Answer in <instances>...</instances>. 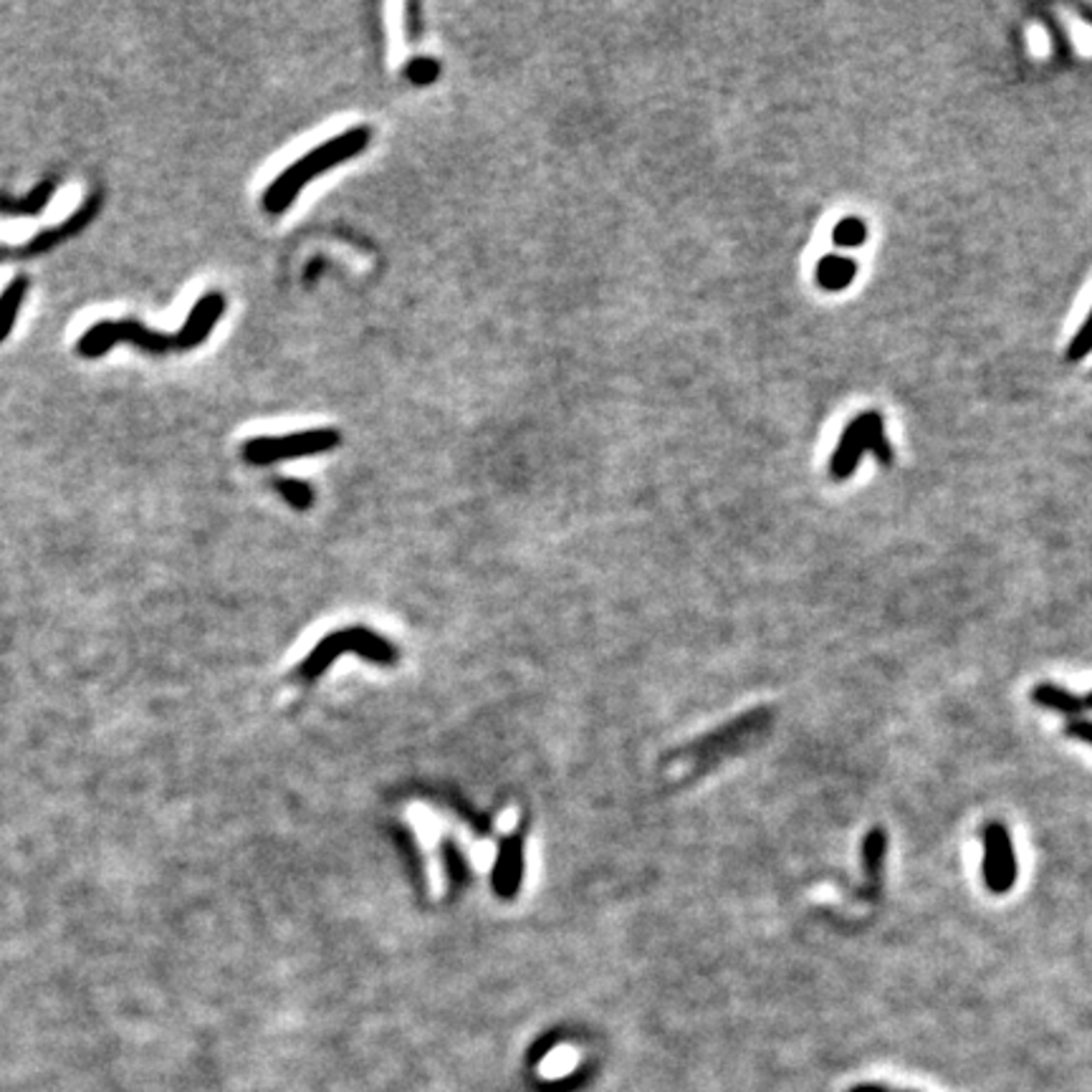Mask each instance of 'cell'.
I'll use <instances>...</instances> for the list:
<instances>
[{
  "label": "cell",
  "mask_w": 1092,
  "mask_h": 1092,
  "mask_svg": "<svg viewBox=\"0 0 1092 1092\" xmlns=\"http://www.w3.org/2000/svg\"><path fill=\"white\" fill-rule=\"evenodd\" d=\"M226 296L218 291H210L195 301V307L187 314L185 324L177 334H160L147 329L145 324L134 319H104L96 321L94 327L81 334L76 341V352L87 360H96L107 354L114 344L120 341H132L147 354H167V352H187L210 337L218 319L226 314Z\"/></svg>",
  "instance_id": "obj_1"
},
{
  "label": "cell",
  "mask_w": 1092,
  "mask_h": 1092,
  "mask_svg": "<svg viewBox=\"0 0 1092 1092\" xmlns=\"http://www.w3.org/2000/svg\"><path fill=\"white\" fill-rule=\"evenodd\" d=\"M372 142V129L369 127H352L346 132L337 134L324 145L314 147L312 152L299 157L296 162L284 170V173L266 187V193L260 198L263 210L271 215L287 213L291 203L296 201V195L309 185V182L321 173H329L332 167L341 165V162L352 160L360 152H365L367 147Z\"/></svg>",
  "instance_id": "obj_2"
},
{
  "label": "cell",
  "mask_w": 1092,
  "mask_h": 1092,
  "mask_svg": "<svg viewBox=\"0 0 1092 1092\" xmlns=\"http://www.w3.org/2000/svg\"><path fill=\"white\" fill-rule=\"evenodd\" d=\"M865 450H873L880 463H892V448L883 435V418L878 413H865L845 427L839 446L830 460V474L834 480H845L855 474Z\"/></svg>",
  "instance_id": "obj_3"
},
{
  "label": "cell",
  "mask_w": 1092,
  "mask_h": 1092,
  "mask_svg": "<svg viewBox=\"0 0 1092 1092\" xmlns=\"http://www.w3.org/2000/svg\"><path fill=\"white\" fill-rule=\"evenodd\" d=\"M340 440L341 435L334 427H314V430L279 435V438H251L243 446V458L251 466H268L276 460L329 453L340 446Z\"/></svg>",
  "instance_id": "obj_4"
},
{
  "label": "cell",
  "mask_w": 1092,
  "mask_h": 1092,
  "mask_svg": "<svg viewBox=\"0 0 1092 1092\" xmlns=\"http://www.w3.org/2000/svg\"><path fill=\"white\" fill-rule=\"evenodd\" d=\"M986 887L994 895H1006L1017 886L1020 878V865H1017V850H1014L1012 833L1006 830L1004 822H989L984 827V862H981Z\"/></svg>",
  "instance_id": "obj_5"
},
{
  "label": "cell",
  "mask_w": 1092,
  "mask_h": 1092,
  "mask_svg": "<svg viewBox=\"0 0 1092 1092\" xmlns=\"http://www.w3.org/2000/svg\"><path fill=\"white\" fill-rule=\"evenodd\" d=\"M1032 700L1037 706L1047 708V711L1065 713V716H1075V713L1087 711L1085 698H1082V696L1067 691L1065 686H1057V683H1037V686L1032 688Z\"/></svg>",
  "instance_id": "obj_6"
},
{
  "label": "cell",
  "mask_w": 1092,
  "mask_h": 1092,
  "mask_svg": "<svg viewBox=\"0 0 1092 1092\" xmlns=\"http://www.w3.org/2000/svg\"><path fill=\"white\" fill-rule=\"evenodd\" d=\"M855 273H858V263L845 256H825L817 263V281L822 288L830 291H842L853 284Z\"/></svg>",
  "instance_id": "obj_7"
},
{
  "label": "cell",
  "mask_w": 1092,
  "mask_h": 1092,
  "mask_svg": "<svg viewBox=\"0 0 1092 1092\" xmlns=\"http://www.w3.org/2000/svg\"><path fill=\"white\" fill-rule=\"evenodd\" d=\"M887 855V834L883 827H873L862 839V867H865L867 883H873V890L880 886V875L886 865Z\"/></svg>",
  "instance_id": "obj_8"
},
{
  "label": "cell",
  "mask_w": 1092,
  "mask_h": 1092,
  "mask_svg": "<svg viewBox=\"0 0 1092 1092\" xmlns=\"http://www.w3.org/2000/svg\"><path fill=\"white\" fill-rule=\"evenodd\" d=\"M28 291V279L26 276H15L3 291H0V341L6 340L11 329H14L15 314H18L20 304L26 299Z\"/></svg>",
  "instance_id": "obj_9"
},
{
  "label": "cell",
  "mask_w": 1092,
  "mask_h": 1092,
  "mask_svg": "<svg viewBox=\"0 0 1092 1092\" xmlns=\"http://www.w3.org/2000/svg\"><path fill=\"white\" fill-rule=\"evenodd\" d=\"M96 207H99V195H94V198H89L87 205L81 207V210H76V213H73L71 218L67 220V226H64V228H56V231H51V233H46V235H39V238L34 240V246H31V251H39V248H46V246H51V243H54L56 238H64V235L76 233L79 228L87 226V220L92 218L94 210H96Z\"/></svg>",
  "instance_id": "obj_10"
},
{
  "label": "cell",
  "mask_w": 1092,
  "mask_h": 1092,
  "mask_svg": "<svg viewBox=\"0 0 1092 1092\" xmlns=\"http://www.w3.org/2000/svg\"><path fill=\"white\" fill-rule=\"evenodd\" d=\"M440 71H443L440 61L433 59V56H415V59H410L402 67V76L410 84H415V87H430V84H435Z\"/></svg>",
  "instance_id": "obj_11"
},
{
  "label": "cell",
  "mask_w": 1092,
  "mask_h": 1092,
  "mask_svg": "<svg viewBox=\"0 0 1092 1092\" xmlns=\"http://www.w3.org/2000/svg\"><path fill=\"white\" fill-rule=\"evenodd\" d=\"M273 486H276V491H279L293 508H299V511H304V508H309L314 504V488L309 486L307 480L279 478L273 480Z\"/></svg>",
  "instance_id": "obj_12"
},
{
  "label": "cell",
  "mask_w": 1092,
  "mask_h": 1092,
  "mask_svg": "<svg viewBox=\"0 0 1092 1092\" xmlns=\"http://www.w3.org/2000/svg\"><path fill=\"white\" fill-rule=\"evenodd\" d=\"M865 238H867V228L860 218L839 220L833 231V240L839 248H858L865 243Z\"/></svg>",
  "instance_id": "obj_13"
},
{
  "label": "cell",
  "mask_w": 1092,
  "mask_h": 1092,
  "mask_svg": "<svg viewBox=\"0 0 1092 1092\" xmlns=\"http://www.w3.org/2000/svg\"><path fill=\"white\" fill-rule=\"evenodd\" d=\"M1092 352V312L1087 314L1085 324L1079 327V332L1075 334L1073 344H1070V349H1067V360L1070 362H1078L1082 360V357H1087V354Z\"/></svg>",
  "instance_id": "obj_14"
},
{
  "label": "cell",
  "mask_w": 1092,
  "mask_h": 1092,
  "mask_svg": "<svg viewBox=\"0 0 1092 1092\" xmlns=\"http://www.w3.org/2000/svg\"><path fill=\"white\" fill-rule=\"evenodd\" d=\"M1067 736H1073V739L1092 747V721H1073V723H1067Z\"/></svg>",
  "instance_id": "obj_15"
},
{
  "label": "cell",
  "mask_w": 1092,
  "mask_h": 1092,
  "mask_svg": "<svg viewBox=\"0 0 1092 1092\" xmlns=\"http://www.w3.org/2000/svg\"><path fill=\"white\" fill-rule=\"evenodd\" d=\"M850 1092H890V1090H887V1087H883V1085H858V1087H853Z\"/></svg>",
  "instance_id": "obj_16"
},
{
  "label": "cell",
  "mask_w": 1092,
  "mask_h": 1092,
  "mask_svg": "<svg viewBox=\"0 0 1092 1092\" xmlns=\"http://www.w3.org/2000/svg\"><path fill=\"white\" fill-rule=\"evenodd\" d=\"M1085 698V708H1092V691L1087 693V696H1082Z\"/></svg>",
  "instance_id": "obj_17"
}]
</instances>
